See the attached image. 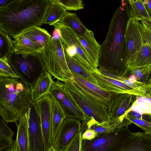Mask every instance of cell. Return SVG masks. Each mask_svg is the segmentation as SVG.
Segmentation results:
<instances>
[{
	"instance_id": "1",
	"label": "cell",
	"mask_w": 151,
	"mask_h": 151,
	"mask_svg": "<svg viewBox=\"0 0 151 151\" xmlns=\"http://www.w3.org/2000/svg\"><path fill=\"white\" fill-rule=\"evenodd\" d=\"M129 18L127 1L122 0L110 21L106 39L101 45L98 66L119 76L124 75L127 67L124 34Z\"/></svg>"
},
{
	"instance_id": "2",
	"label": "cell",
	"mask_w": 151,
	"mask_h": 151,
	"mask_svg": "<svg viewBox=\"0 0 151 151\" xmlns=\"http://www.w3.org/2000/svg\"><path fill=\"white\" fill-rule=\"evenodd\" d=\"M50 5L49 0H14L0 9V30L13 38L40 27Z\"/></svg>"
},
{
	"instance_id": "3",
	"label": "cell",
	"mask_w": 151,
	"mask_h": 151,
	"mask_svg": "<svg viewBox=\"0 0 151 151\" xmlns=\"http://www.w3.org/2000/svg\"><path fill=\"white\" fill-rule=\"evenodd\" d=\"M18 78L0 77V115L7 123H16L32 103L30 87Z\"/></svg>"
},
{
	"instance_id": "4",
	"label": "cell",
	"mask_w": 151,
	"mask_h": 151,
	"mask_svg": "<svg viewBox=\"0 0 151 151\" xmlns=\"http://www.w3.org/2000/svg\"><path fill=\"white\" fill-rule=\"evenodd\" d=\"M7 59L20 80L30 88L39 77L47 71L38 52L17 54L14 49Z\"/></svg>"
},
{
	"instance_id": "5",
	"label": "cell",
	"mask_w": 151,
	"mask_h": 151,
	"mask_svg": "<svg viewBox=\"0 0 151 151\" xmlns=\"http://www.w3.org/2000/svg\"><path fill=\"white\" fill-rule=\"evenodd\" d=\"M47 71L58 81H72L73 75L66 60L63 45L59 37H52L47 44L39 53Z\"/></svg>"
},
{
	"instance_id": "6",
	"label": "cell",
	"mask_w": 151,
	"mask_h": 151,
	"mask_svg": "<svg viewBox=\"0 0 151 151\" xmlns=\"http://www.w3.org/2000/svg\"><path fill=\"white\" fill-rule=\"evenodd\" d=\"M63 83L76 104L88 116L89 121L93 119L101 123L110 119L107 105L86 93L71 80H65Z\"/></svg>"
},
{
	"instance_id": "7",
	"label": "cell",
	"mask_w": 151,
	"mask_h": 151,
	"mask_svg": "<svg viewBox=\"0 0 151 151\" xmlns=\"http://www.w3.org/2000/svg\"><path fill=\"white\" fill-rule=\"evenodd\" d=\"M128 126L108 133L101 134L91 140H82L83 151H117L133 134Z\"/></svg>"
},
{
	"instance_id": "8",
	"label": "cell",
	"mask_w": 151,
	"mask_h": 151,
	"mask_svg": "<svg viewBox=\"0 0 151 151\" xmlns=\"http://www.w3.org/2000/svg\"><path fill=\"white\" fill-rule=\"evenodd\" d=\"M48 93L58 104L66 117L77 119L81 122H88L89 119L80 109L71 96L62 82L54 81Z\"/></svg>"
},
{
	"instance_id": "9",
	"label": "cell",
	"mask_w": 151,
	"mask_h": 151,
	"mask_svg": "<svg viewBox=\"0 0 151 151\" xmlns=\"http://www.w3.org/2000/svg\"><path fill=\"white\" fill-rule=\"evenodd\" d=\"M54 26L64 47L68 52L88 69L90 70L93 68L76 35L73 30L61 25L59 22Z\"/></svg>"
},
{
	"instance_id": "10",
	"label": "cell",
	"mask_w": 151,
	"mask_h": 151,
	"mask_svg": "<svg viewBox=\"0 0 151 151\" xmlns=\"http://www.w3.org/2000/svg\"><path fill=\"white\" fill-rule=\"evenodd\" d=\"M25 114L28 122L30 151H45L40 116L35 103H32Z\"/></svg>"
},
{
	"instance_id": "11",
	"label": "cell",
	"mask_w": 151,
	"mask_h": 151,
	"mask_svg": "<svg viewBox=\"0 0 151 151\" xmlns=\"http://www.w3.org/2000/svg\"><path fill=\"white\" fill-rule=\"evenodd\" d=\"M52 101L53 99L48 93L35 102L40 116L45 151L52 145L51 133Z\"/></svg>"
},
{
	"instance_id": "12",
	"label": "cell",
	"mask_w": 151,
	"mask_h": 151,
	"mask_svg": "<svg viewBox=\"0 0 151 151\" xmlns=\"http://www.w3.org/2000/svg\"><path fill=\"white\" fill-rule=\"evenodd\" d=\"M90 70L96 84L104 90L112 93H128L138 96L133 89L111 76L105 70L92 68Z\"/></svg>"
},
{
	"instance_id": "13",
	"label": "cell",
	"mask_w": 151,
	"mask_h": 151,
	"mask_svg": "<svg viewBox=\"0 0 151 151\" xmlns=\"http://www.w3.org/2000/svg\"><path fill=\"white\" fill-rule=\"evenodd\" d=\"M124 37L128 64L141 46L145 44L142 33L141 23L136 19L129 18Z\"/></svg>"
},
{
	"instance_id": "14",
	"label": "cell",
	"mask_w": 151,
	"mask_h": 151,
	"mask_svg": "<svg viewBox=\"0 0 151 151\" xmlns=\"http://www.w3.org/2000/svg\"><path fill=\"white\" fill-rule=\"evenodd\" d=\"M81 122L73 118L66 117L52 145L58 151H63L75 135L81 131Z\"/></svg>"
},
{
	"instance_id": "15",
	"label": "cell",
	"mask_w": 151,
	"mask_h": 151,
	"mask_svg": "<svg viewBox=\"0 0 151 151\" xmlns=\"http://www.w3.org/2000/svg\"><path fill=\"white\" fill-rule=\"evenodd\" d=\"M136 96L128 93H112L110 100L107 104L108 114L110 119L124 115L135 100Z\"/></svg>"
},
{
	"instance_id": "16",
	"label": "cell",
	"mask_w": 151,
	"mask_h": 151,
	"mask_svg": "<svg viewBox=\"0 0 151 151\" xmlns=\"http://www.w3.org/2000/svg\"><path fill=\"white\" fill-rule=\"evenodd\" d=\"M132 124L121 116L119 117L110 119L105 122L100 123L94 119L88 122H82L81 124V131L83 132L87 129L93 130L98 134L110 133L117 129Z\"/></svg>"
},
{
	"instance_id": "17",
	"label": "cell",
	"mask_w": 151,
	"mask_h": 151,
	"mask_svg": "<svg viewBox=\"0 0 151 151\" xmlns=\"http://www.w3.org/2000/svg\"><path fill=\"white\" fill-rule=\"evenodd\" d=\"M73 79L71 81L78 87L94 98L107 105L112 93L107 91L97 84L71 73Z\"/></svg>"
},
{
	"instance_id": "18",
	"label": "cell",
	"mask_w": 151,
	"mask_h": 151,
	"mask_svg": "<svg viewBox=\"0 0 151 151\" xmlns=\"http://www.w3.org/2000/svg\"><path fill=\"white\" fill-rule=\"evenodd\" d=\"M117 151H151V134L134 133Z\"/></svg>"
},
{
	"instance_id": "19",
	"label": "cell",
	"mask_w": 151,
	"mask_h": 151,
	"mask_svg": "<svg viewBox=\"0 0 151 151\" xmlns=\"http://www.w3.org/2000/svg\"><path fill=\"white\" fill-rule=\"evenodd\" d=\"M51 75L46 71L42 73L30 88L32 103L48 93L54 83Z\"/></svg>"
},
{
	"instance_id": "20",
	"label": "cell",
	"mask_w": 151,
	"mask_h": 151,
	"mask_svg": "<svg viewBox=\"0 0 151 151\" xmlns=\"http://www.w3.org/2000/svg\"><path fill=\"white\" fill-rule=\"evenodd\" d=\"M64 49L67 64L71 73L96 84V79L90 70L78 60L73 55L68 52L64 47Z\"/></svg>"
},
{
	"instance_id": "21",
	"label": "cell",
	"mask_w": 151,
	"mask_h": 151,
	"mask_svg": "<svg viewBox=\"0 0 151 151\" xmlns=\"http://www.w3.org/2000/svg\"><path fill=\"white\" fill-rule=\"evenodd\" d=\"M59 22L63 26L71 29L77 36L83 39L91 32L84 25L75 13L67 11Z\"/></svg>"
},
{
	"instance_id": "22",
	"label": "cell",
	"mask_w": 151,
	"mask_h": 151,
	"mask_svg": "<svg viewBox=\"0 0 151 151\" xmlns=\"http://www.w3.org/2000/svg\"><path fill=\"white\" fill-rule=\"evenodd\" d=\"M19 121L14 143L17 145L18 151H30L28 122L25 114L20 118Z\"/></svg>"
},
{
	"instance_id": "23",
	"label": "cell",
	"mask_w": 151,
	"mask_h": 151,
	"mask_svg": "<svg viewBox=\"0 0 151 151\" xmlns=\"http://www.w3.org/2000/svg\"><path fill=\"white\" fill-rule=\"evenodd\" d=\"M77 36L93 68H97L98 66L101 45L96 40H86L81 36Z\"/></svg>"
},
{
	"instance_id": "24",
	"label": "cell",
	"mask_w": 151,
	"mask_h": 151,
	"mask_svg": "<svg viewBox=\"0 0 151 151\" xmlns=\"http://www.w3.org/2000/svg\"><path fill=\"white\" fill-rule=\"evenodd\" d=\"M20 35L31 40L41 50L47 44L52 37L45 29L37 27H32Z\"/></svg>"
},
{
	"instance_id": "25",
	"label": "cell",
	"mask_w": 151,
	"mask_h": 151,
	"mask_svg": "<svg viewBox=\"0 0 151 151\" xmlns=\"http://www.w3.org/2000/svg\"><path fill=\"white\" fill-rule=\"evenodd\" d=\"M128 12L129 18L139 21L148 20L151 21V18L142 0H128Z\"/></svg>"
},
{
	"instance_id": "26",
	"label": "cell",
	"mask_w": 151,
	"mask_h": 151,
	"mask_svg": "<svg viewBox=\"0 0 151 151\" xmlns=\"http://www.w3.org/2000/svg\"><path fill=\"white\" fill-rule=\"evenodd\" d=\"M151 64V45H142L127 64V69L131 67Z\"/></svg>"
},
{
	"instance_id": "27",
	"label": "cell",
	"mask_w": 151,
	"mask_h": 151,
	"mask_svg": "<svg viewBox=\"0 0 151 151\" xmlns=\"http://www.w3.org/2000/svg\"><path fill=\"white\" fill-rule=\"evenodd\" d=\"M13 38L14 50L16 53H39L41 50L35 43L24 36L20 35Z\"/></svg>"
},
{
	"instance_id": "28",
	"label": "cell",
	"mask_w": 151,
	"mask_h": 151,
	"mask_svg": "<svg viewBox=\"0 0 151 151\" xmlns=\"http://www.w3.org/2000/svg\"><path fill=\"white\" fill-rule=\"evenodd\" d=\"M49 1L50 5L46 14L43 24L54 25L60 21L67 11L56 0H50Z\"/></svg>"
},
{
	"instance_id": "29",
	"label": "cell",
	"mask_w": 151,
	"mask_h": 151,
	"mask_svg": "<svg viewBox=\"0 0 151 151\" xmlns=\"http://www.w3.org/2000/svg\"><path fill=\"white\" fill-rule=\"evenodd\" d=\"M112 78L118 80L133 89L139 96H151V84H146L137 81H133L128 78L115 75L108 72Z\"/></svg>"
},
{
	"instance_id": "30",
	"label": "cell",
	"mask_w": 151,
	"mask_h": 151,
	"mask_svg": "<svg viewBox=\"0 0 151 151\" xmlns=\"http://www.w3.org/2000/svg\"><path fill=\"white\" fill-rule=\"evenodd\" d=\"M66 117L65 114L58 104L53 100L52 106V142L56 137L60 127Z\"/></svg>"
},
{
	"instance_id": "31",
	"label": "cell",
	"mask_w": 151,
	"mask_h": 151,
	"mask_svg": "<svg viewBox=\"0 0 151 151\" xmlns=\"http://www.w3.org/2000/svg\"><path fill=\"white\" fill-rule=\"evenodd\" d=\"M14 133L7 123L0 118V151L12 148L14 144Z\"/></svg>"
},
{
	"instance_id": "32",
	"label": "cell",
	"mask_w": 151,
	"mask_h": 151,
	"mask_svg": "<svg viewBox=\"0 0 151 151\" xmlns=\"http://www.w3.org/2000/svg\"><path fill=\"white\" fill-rule=\"evenodd\" d=\"M151 64L134 67L127 69L124 75L121 77L132 74L135 76L137 81L146 84H151Z\"/></svg>"
},
{
	"instance_id": "33",
	"label": "cell",
	"mask_w": 151,
	"mask_h": 151,
	"mask_svg": "<svg viewBox=\"0 0 151 151\" xmlns=\"http://www.w3.org/2000/svg\"><path fill=\"white\" fill-rule=\"evenodd\" d=\"M136 98L130 107L122 115L124 117L131 111L137 112L141 114H151V96H136Z\"/></svg>"
},
{
	"instance_id": "34",
	"label": "cell",
	"mask_w": 151,
	"mask_h": 151,
	"mask_svg": "<svg viewBox=\"0 0 151 151\" xmlns=\"http://www.w3.org/2000/svg\"><path fill=\"white\" fill-rule=\"evenodd\" d=\"M14 46L11 38L0 30V58H7Z\"/></svg>"
},
{
	"instance_id": "35",
	"label": "cell",
	"mask_w": 151,
	"mask_h": 151,
	"mask_svg": "<svg viewBox=\"0 0 151 151\" xmlns=\"http://www.w3.org/2000/svg\"><path fill=\"white\" fill-rule=\"evenodd\" d=\"M0 77H12L19 78L9 64L7 58H0Z\"/></svg>"
},
{
	"instance_id": "36",
	"label": "cell",
	"mask_w": 151,
	"mask_h": 151,
	"mask_svg": "<svg viewBox=\"0 0 151 151\" xmlns=\"http://www.w3.org/2000/svg\"><path fill=\"white\" fill-rule=\"evenodd\" d=\"M66 10L76 11L84 8V5L82 0H56Z\"/></svg>"
},
{
	"instance_id": "37",
	"label": "cell",
	"mask_w": 151,
	"mask_h": 151,
	"mask_svg": "<svg viewBox=\"0 0 151 151\" xmlns=\"http://www.w3.org/2000/svg\"><path fill=\"white\" fill-rule=\"evenodd\" d=\"M124 119L140 127L145 133L151 134V122L143 119L136 118L128 114L124 117Z\"/></svg>"
},
{
	"instance_id": "38",
	"label": "cell",
	"mask_w": 151,
	"mask_h": 151,
	"mask_svg": "<svg viewBox=\"0 0 151 151\" xmlns=\"http://www.w3.org/2000/svg\"><path fill=\"white\" fill-rule=\"evenodd\" d=\"M82 132L77 133L63 151H80L82 146Z\"/></svg>"
},
{
	"instance_id": "39",
	"label": "cell",
	"mask_w": 151,
	"mask_h": 151,
	"mask_svg": "<svg viewBox=\"0 0 151 151\" xmlns=\"http://www.w3.org/2000/svg\"><path fill=\"white\" fill-rule=\"evenodd\" d=\"M141 22L142 33L144 43L151 45V28L142 22L141 21Z\"/></svg>"
},
{
	"instance_id": "40",
	"label": "cell",
	"mask_w": 151,
	"mask_h": 151,
	"mask_svg": "<svg viewBox=\"0 0 151 151\" xmlns=\"http://www.w3.org/2000/svg\"><path fill=\"white\" fill-rule=\"evenodd\" d=\"M98 135L95 131L91 129H87L82 134V139L91 140L94 138Z\"/></svg>"
},
{
	"instance_id": "41",
	"label": "cell",
	"mask_w": 151,
	"mask_h": 151,
	"mask_svg": "<svg viewBox=\"0 0 151 151\" xmlns=\"http://www.w3.org/2000/svg\"><path fill=\"white\" fill-rule=\"evenodd\" d=\"M128 114L136 118L143 119V115L137 112L134 111H131Z\"/></svg>"
},
{
	"instance_id": "42",
	"label": "cell",
	"mask_w": 151,
	"mask_h": 151,
	"mask_svg": "<svg viewBox=\"0 0 151 151\" xmlns=\"http://www.w3.org/2000/svg\"><path fill=\"white\" fill-rule=\"evenodd\" d=\"M14 0H0V9L3 8Z\"/></svg>"
},
{
	"instance_id": "43",
	"label": "cell",
	"mask_w": 151,
	"mask_h": 151,
	"mask_svg": "<svg viewBox=\"0 0 151 151\" xmlns=\"http://www.w3.org/2000/svg\"><path fill=\"white\" fill-rule=\"evenodd\" d=\"M150 16L151 14V0H149L148 3L146 5H145Z\"/></svg>"
},
{
	"instance_id": "44",
	"label": "cell",
	"mask_w": 151,
	"mask_h": 151,
	"mask_svg": "<svg viewBox=\"0 0 151 151\" xmlns=\"http://www.w3.org/2000/svg\"><path fill=\"white\" fill-rule=\"evenodd\" d=\"M45 151H58L55 150L52 145Z\"/></svg>"
},
{
	"instance_id": "45",
	"label": "cell",
	"mask_w": 151,
	"mask_h": 151,
	"mask_svg": "<svg viewBox=\"0 0 151 151\" xmlns=\"http://www.w3.org/2000/svg\"><path fill=\"white\" fill-rule=\"evenodd\" d=\"M12 147L14 148L13 151H18L17 146L14 143Z\"/></svg>"
},
{
	"instance_id": "46",
	"label": "cell",
	"mask_w": 151,
	"mask_h": 151,
	"mask_svg": "<svg viewBox=\"0 0 151 151\" xmlns=\"http://www.w3.org/2000/svg\"><path fill=\"white\" fill-rule=\"evenodd\" d=\"M14 150V148L12 147V148H9L6 150H1L0 151H13Z\"/></svg>"
},
{
	"instance_id": "47",
	"label": "cell",
	"mask_w": 151,
	"mask_h": 151,
	"mask_svg": "<svg viewBox=\"0 0 151 151\" xmlns=\"http://www.w3.org/2000/svg\"><path fill=\"white\" fill-rule=\"evenodd\" d=\"M80 151H83V150H82V146H81V148Z\"/></svg>"
}]
</instances>
